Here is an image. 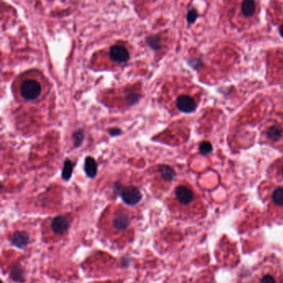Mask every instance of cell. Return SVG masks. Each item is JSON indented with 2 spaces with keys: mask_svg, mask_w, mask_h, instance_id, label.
Instances as JSON below:
<instances>
[{
  "mask_svg": "<svg viewBox=\"0 0 283 283\" xmlns=\"http://www.w3.org/2000/svg\"><path fill=\"white\" fill-rule=\"evenodd\" d=\"M197 12L195 9H191V10L189 11V13L187 14V20L189 23H194V22L197 19Z\"/></svg>",
  "mask_w": 283,
  "mask_h": 283,
  "instance_id": "obj_22",
  "label": "cell"
},
{
  "mask_svg": "<svg viewBox=\"0 0 283 283\" xmlns=\"http://www.w3.org/2000/svg\"><path fill=\"white\" fill-rule=\"evenodd\" d=\"M84 171L87 177L93 179L97 174V164L94 158L87 156L84 162Z\"/></svg>",
  "mask_w": 283,
  "mask_h": 283,
  "instance_id": "obj_13",
  "label": "cell"
},
{
  "mask_svg": "<svg viewBox=\"0 0 283 283\" xmlns=\"http://www.w3.org/2000/svg\"><path fill=\"white\" fill-rule=\"evenodd\" d=\"M112 224H113V228L115 231L124 232L131 225V218L126 211L117 210L115 214H113Z\"/></svg>",
  "mask_w": 283,
  "mask_h": 283,
  "instance_id": "obj_7",
  "label": "cell"
},
{
  "mask_svg": "<svg viewBox=\"0 0 283 283\" xmlns=\"http://www.w3.org/2000/svg\"><path fill=\"white\" fill-rule=\"evenodd\" d=\"M71 226V219L67 216L60 215L53 219L51 223V228L56 234H64L69 229Z\"/></svg>",
  "mask_w": 283,
  "mask_h": 283,
  "instance_id": "obj_9",
  "label": "cell"
},
{
  "mask_svg": "<svg viewBox=\"0 0 283 283\" xmlns=\"http://www.w3.org/2000/svg\"><path fill=\"white\" fill-rule=\"evenodd\" d=\"M270 216L278 220H283V185L277 184L267 190L263 195Z\"/></svg>",
  "mask_w": 283,
  "mask_h": 283,
  "instance_id": "obj_3",
  "label": "cell"
},
{
  "mask_svg": "<svg viewBox=\"0 0 283 283\" xmlns=\"http://www.w3.org/2000/svg\"><path fill=\"white\" fill-rule=\"evenodd\" d=\"M256 10V4L254 1L246 0L241 3V14L245 18H251L254 16Z\"/></svg>",
  "mask_w": 283,
  "mask_h": 283,
  "instance_id": "obj_12",
  "label": "cell"
},
{
  "mask_svg": "<svg viewBox=\"0 0 283 283\" xmlns=\"http://www.w3.org/2000/svg\"><path fill=\"white\" fill-rule=\"evenodd\" d=\"M141 96L139 94L136 93V92H130L127 94L126 96V101L128 102L129 105L137 104V102H139Z\"/></svg>",
  "mask_w": 283,
  "mask_h": 283,
  "instance_id": "obj_19",
  "label": "cell"
},
{
  "mask_svg": "<svg viewBox=\"0 0 283 283\" xmlns=\"http://www.w3.org/2000/svg\"><path fill=\"white\" fill-rule=\"evenodd\" d=\"M147 45L149 46L154 51H158L162 46V39L160 35H150L146 38Z\"/></svg>",
  "mask_w": 283,
  "mask_h": 283,
  "instance_id": "obj_15",
  "label": "cell"
},
{
  "mask_svg": "<svg viewBox=\"0 0 283 283\" xmlns=\"http://www.w3.org/2000/svg\"><path fill=\"white\" fill-rule=\"evenodd\" d=\"M266 139L272 144H278L283 143V125L282 123L273 120L267 123L263 131Z\"/></svg>",
  "mask_w": 283,
  "mask_h": 283,
  "instance_id": "obj_6",
  "label": "cell"
},
{
  "mask_svg": "<svg viewBox=\"0 0 283 283\" xmlns=\"http://www.w3.org/2000/svg\"><path fill=\"white\" fill-rule=\"evenodd\" d=\"M274 177L278 181H283V161L280 164H278L277 169H275Z\"/></svg>",
  "mask_w": 283,
  "mask_h": 283,
  "instance_id": "obj_21",
  "label": "cell"
},
{
  "mask_svg": "<svg viewBox=\"0 0 283 283\" xmlns=\"http://www.w3.org/2000/svg\"><path fill=\"white\" fill-rule=\"evenodd\" d=\"M110 58L117 63H125L130 59V54L125 47L114 45L110 48Z\"/></svg>",
  "mask_w": 283,
  "mask_h": 283,
  "instance_id": "obj_10",
  "label": "cell"
},
{
  "mask_svg": "<svg viewBox=\"0 0 283 283\" xmlns=\"http://www.w3.org/2000/svg\"><path fill=\"white\" fill-rule=\"evenodd\" d=\"M241 283H283V269L274 256L265 257L247 273Z\"/></svg>",
  "mask_w": 283,
  "mask_h": 283,
  "instance_id": "obj_1",
  "label": "cell"
},
{
  "mask_svg": "<svg viewBox=\"0 0 283 283\" xmlns=\"http://www.w3.org/2000/svg\"><path fill=\"white\" fill-rule=\"evenodd\" d=\"M196 100L189 95H181L176 100V107L183 113H192L197 109Z\"/></svg>",
  "mask_w": 283,
  "mask_h": 283,
  "instance_id": "obj_8",
  "label": "cell"
},
{
  "mask_svg": "<svg viewBox=\"0 0 283 283\" xmlns=\"http://www.w3.org/2000/svg\"><path fill=\"white\" fill-rule=\"evenodd\" d=\"M72 171H73V165H72V161L67 159V160L64 161L63 169H62V173H61L62 179L66 180V181L69 180L72 175Z\"/></svg>",
  "mask_w": 283,
  "mask_h": 283,
  "instance_id": "obj_17",
  "label": "cell"
},
{
  "mask_svg": "<svg viewBox=\"0 0 283 283\" xmlns=\"http://www.w3.org/2000/svg\"><path fill=\"white\" fill-rule=\"evenodd\" d=\"M174 198L179 205L186 208V212L190 215L202 217L205 214V206L203 205L200 196L189 185L181 184L177 186L174 190Z\"/></svg>",
  "mask_w": 283,
  "mask_h": 283,
  "instance_id": "obj_2",
  "label": "cell"
},
{
  "mask_svg": "<svg viewBox=\"0 0 283 283\" xmlns=\"http://www.w3.org/2000/svg\"><path fill=\"white\" fill-rule=\"evenodd\" d=\"M24 270L20 266H14L11 270L10 277L15 283H24L25 281Z\"/></svg>",
  "mask_w": 283,
  "mask_h": 283,
  "instance_id": "obj_16",
  "label": "cell"
},
{
  "mask_svg": "<svg viewBox=\"0 0 283 283\" xmlns=\"http://www.w3.org/2000/svg\"><path fill=\"white\" fill-rule=\"evenodd\" d=\"M115 189L119 193L121 199L128 205H136L142 200V193L135 186L123 187L120 184H115Z\"/></svg>",
  "mask_w": 283,
  "mask_h": 283,
  "instance_id": "obj_4",
  "label": "cell"
},
{
  "mask_svg": "<svg viewBox=\"0 0 283 283\" xmlns=\"http://www.w3.org/2000/svg\"><path fill=\"white\" fill-rule=\"evenodd\" d=\"M199 150L200 152L203 155H206V154H209L213 150V147H212L211 144L208 142H203L201 143L200 145H199Z\"/></svg>",
  "mask_w": 283,
  "mask_h": 283,
  "instance_id": "obj_20",
  "label": "cell"
},
{
  "mask_svg": "<svg viewBox=\"0 0 283 283\" xmlns=\"http://www.w3.org/2000/svg\"><path fill=\"white\" fill-rule=\"evenodd\" d=\"M121 133H122V131L120 128H117V127L110 129L109 131H108V134H109L110 136L113 137H119L120 135H121Z\"/></svg>",
  "mask_w": 283,
  "mask_h": 283,
  "instance_id": "obj_23",
  "label": "cell"
},
{
  "mask_svg": "<svg viewBox=\"0 0 283 283\" xmlns=\"http://www.w3.org/2000/svg\"><path fill=\"white\" fill-rule=\"evenodd\" d=\"M279 32H280L281 36L283 38V24L281 25V27L279 28Z\"/></svg>",
  "mask_w": 283,
  "mask_h": 283,
  "instance_id": "obj_24",
  "label": "cell"
},
{
  "mask_svg": "<svg viewBox=\"0 0 283 283\" xmlns=\"http://www.w3.org/2000/svg\"><path fill=\"white\" fill-rule=\"evenodd\" d=\"M84 138H85V133H84L83 130L79 129L78 131H74L72 134V141H73L74 147L75 148L80 147L83 144Z\"/></svg>",
  "mask_w": 283,
  "mask_h": 283,
  "instance_id": "obj_18",
  "label": "cell"
},
{
  "mask_svg": "<svg viewBox=\"0 0 283 283\" xmlns=\"http://www.w3.org/2000/svg\"><path fill=\"white\" fill-rule=\"evenodd\" d=\"M42 92V86L38 81L34 79L24 80L20 85V94L24 99L32 101L37 99Z\"/></svg>",
  "mask_w": 283,
  "mask_h": 283,
  "instance_id": "obj_5",
  "label": "cell"
},
{
  "mask_svg": "<svg viewBox=\"0 0 283 283\" xmlns=\"http://www.w3.org/2000/svg\"><path fill=\"white\" fill-rule=\"evenodd\" d=\"M10 241L12 244L17 247V248L21 249H24L29 243V235L26 232L19 231V232H14V234L11 236Z\"/></svg>",
  "mask_w": 283,
  "mask_h": 283,
  "instance_id": "obj_11",
  "label": "cell"
},
{
  "mask_svg": "<svg viewBox=\"0 0 283 283\" xmlns=\"http://www.w3.org/2000/svg\"><path fill=\"white\" fill-rule=\"evenodd\" d=\"M158 172L161 174V178L166 181L170 182L174 179L176 175L174 169L171 168L170 166L166 165H161L158 166Z\"/></svg>",
  "mask_w": 283,
  "mask_h": 283,
  "instance_id": "obj_14",
  "label": "cell"
}]
</instances>
